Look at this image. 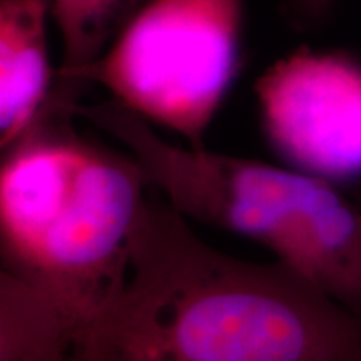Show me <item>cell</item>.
Masks as SVG:
<instances>
[{
  "instance_id": "5",
  "label": "cell",
  "mask_w": 361,
  "mask_h": 361,
  "mask_svg": "<svg viewBox=\"0 0 361 361\" xmlns=\"http://www.w3.org/2000/svg\"><path fill=\"white\" fill-rule=\"evenodd\" d=\"M261 124L274 151L318 178H361V64L310 49L274 62L256 82Z\"/></svg>"
},
{
  "instance_id": "7",
  "label": "cell",
  "mask_w": 361,
  "mask_h": 361,
  "mask_svg": "<svg viewBox=\"0 0 361 361\" xmlns=\"http://www.w3.org/2000/svg\"><path fill=\"white\" fill-rule=\"evenodd\" d=\"M71 338V326L47 296L0 271V361H62Z\"/></svg>"
},
{
  "instance_id": "1",
  "label": "cell",
  "mask_w": 361,
  "mask_h": 361,
  "mask_svg": "<svg viewBox=\"0 0 361 361\" xmlns=\"http://www.w3.org/2000/svg\"><path fill=\"white\" fill-rule=\"evenodd\" d=\"M62 361H361V316L279 261L216 250L156 191L123 290Z\"/></svg>"
},
{
  "instance_id": "4",
  "label": "cell",
  "mask_w": 361,
  "mask_h": 361,
  "mask_svg": "<svg viewBox=\"0 0 361 361\" xmlns=\"http://www.w3.org/2000/svg\"><path fill=\"white\" fill-rule=\"evenodd\" d=\"M243 0H149L89 66L67 78L99 84L149 124L204 149L236 78Z\"/></svg>"
},
{
  "instance_id": "6",
  "label": "cell",
  "mask_w": 361,
  "mask_h": 361,
  "mask_svg": "<svg viewBox=\"0 0 361 361\" xmlns=\"http://www.w3.org/2000/svg\"><path fill=\"white\" fill-rule=\"evenodd\" d=\"M47 0L0 2V147L35 123L52 92Z\"/></svg>"
},
{
  "instance_id": "2",
  "label": "cell",
  "mask_w": 361,
  "mask_h": 361,
  "mask_svg": "<svg viewBox=\"0 0 361 361\" xmlns=\"http://www.w3.org/2000/svg\"><path fill=\"white\" fill-rule=\"evenodd\" d=\"M75 101L56 85L0 168L2 271L47 296L72 336L123 290L151 188L129 151L75 129Z\"/></svg>"
},
{
  "instance_id": "9",
  "label": "cell",
  "mask_w": 361,
  "mask_h": 361,
  "mask_svg": "<svg viewBox=\"0 0 361 361\" xmlns=\"http://www.w3.org/2000/svg\"><path fill=\"white\" fill-rule=\"evenodd\" d=\"M333 0H293V6L306 19H318L328 13Z\"/></svg>"
},
{
  "instance_id": "10",
  "label": "cell",
  "mask_w": 361,
  "mask_h": 361,
  "mask_svg": "<svg viewBox=\"0 0 361 361\" xmlns=\"http://www.w3.org/2000/svg\"><path fill=\"white\" fill-rule=\"evenodd\" d=\"M47 2H49V4H51V12H52V8H54V7H57V6H59V4H61V2H62V0H47Z\"/></svg>"
},
{
  "instance_id": "8",
  "label": "cell",
  "mask_w": 361,
  "mask_h": 361,
  "mask_svg": "<svg viewBox=\"0 0 361 361\" xmlns=\"http://www.w3.org/2000/svg\"><path fill=\"white\" fill-rule=\"evenodd\" d=\"M130 4L133 0H62L52 8L51 16L64 45V61L57 78L74 74L106 51Z\"/></svg>"
},
{
  "instance_id": "3",
  "label": "cell",
  "mask_w": 361,
  "mask_h": 361,
  "mask_svg": "<svg viewBox=\"0 0 361 361\" xmlns=\"http://www.w3.org/2000/svg\"><path fill=\"white\" fill-rule=\"evenodd\" d=\"M72 111L137 159L180 214L255 239L276 261L361 316V207L331 180L166 141L114 99Z\"/></svg>"
},
{
  "instance_id": "11",
  "label": "cell",
  "mask_w": 361,
  "mask_h": 361,
  "mask_svg": "<svg viewBox=\"0 0 361 361\" xmlns=\"http://www.w3.org/2000/svg\"><path fill=\"white\" fill-rule=\"evenodd\" d=\"M358 206L361 207V192H360V197H358Z\"/></svg>"
}]
</instances>
